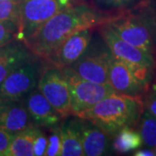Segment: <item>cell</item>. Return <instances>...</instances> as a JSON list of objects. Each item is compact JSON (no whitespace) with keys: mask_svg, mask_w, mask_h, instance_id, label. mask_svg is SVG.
<instances>
[{"mask_svg":"<svg viewBox=\"0 0 156 156\" xmlns=\"http://www.w3.org/2000/svg\"><path fill=\"white\" fill-rule=\"evenodd\" d=\"M127 11L100 10L86 3H75L50 18L23 42L34 56L47 59L71 35L84 29L100 27Z\"/></svg>","mask_w":156,"mask_h":156,"instance_id":"cell-1","label":"cell"},{"mask_svg":"<svg viewBox=\"0 0 156 156\" xmlns=\"http://www.w3.org/2000/svg\"><path fill=\"white\" fill-rule=\"evenodd\" d=\"M144 109L141 95L114 92L78 118L89 121L109 136H115L122 128L133 127L139 122Z\"/></svg>","mask_w":156,"mask_h":156,"instance_id":"cell-2","label":"cell"},{"mask_svg":"<svg viewBox=\"0 0 156 156\" xmlns=\"http://www.w3.org/2000/svg\"><path fill=\"white\" fill-rule=\"evenodd\" d=\"M60 69L69 87L74 116L78 117L101 100L115 92L108 83H96L84 80L69 67Z\"/></svg>","mask_w":156,"mask_h":156,"instance_id":"cell-3","label":"cell"},{"mask_svg":"<svg viewBox=\"0 0 156 156\" xmlns=\"http://www.w3.org/2000/svg\"><path fill=\"white\" fill-rule=\"evenodd\" d=\"M72 3L73 0H21L17 40L25 42L50 18Z\"/></svg>","mask_w":156,"mask_h":156,"instance_id":"cell-4","label":"cell"},{"mask_svg":"<svg viewBox=\"0 0 156 156\" xmlns=\"http://www.w3.org/2000/svg\"><path fill=\"white\" fill-rule=\"evenodd\" d=\"M40 62L34 56L13 69L0 83V101H23L37 88Z\"/></svg>","mask_w":156,"mask_h":156,"instance_id":"cell-5","label":"cell"},{"mask_svg":"<svg viewBox=\"0 0 156 156\" xmlns=\"http://www.w3.org/2000/svg\"><path fill=\"white\" fill-rule=\"evenodd\" d=\"M37 89L62 118L72 115L69 87L60 69L53 65L45 68L40 73Z\"/></svg>","mask_w":156,"mask_h":156,"instance_id":"cell-6","label":"cell"},{"mask_svg":"<svg viewBox=\"0 0 156 156\" xmlns=\"http://www.w3.org/2000/svg\"><path fill=\"white\" fill-rule=\"evenodd\" d=\"M100 33L112 56L128 64L153 68L155 64L152 53L130 44L122 39L108 24L101 25Z\"/></svg>","mask_w":156,"mask_h":156,"instance_id":"cell-7","label":"cell"},{"mask_svg":"<svg viewBox=\"0 0 156 156\" xmlns=\"http://www.w3.org/2000/svg\"><path fill=\"white\" fill-rule=\"evenodd\" d=\"M107 24L127 43L152 53L153 41L150 31L137 17L126 12Z\"/></svg>","mask_w":156,"mask_h":156,"instance_id":"cell-8","label":"cell"},{"mask_svg":"<svg viewBox=\"0 0 156 156\" xmlns=\"http://www.w3.org/2000/svg\"><path fill=\"white\" fill-rule=\"evenodd\" d=\"M92 29H84L71 35L54 50L46 61L58 68L69 67L83 56L92 38Z\"/></svg>","mask_w":156,"mask_h":156,"instance_id":"cell-9","label":"cell"},{"mask_svg":"<svg viewBox=\"0 0 156 156\" xmlns=\"http://www.w3.org/2000/svg\"><path fill=\"white\" fill-rule=\"evenodd\" d=\"M108 84L117 93L130 95H141L147 89L135 77L125 62L115 58L112 54L109 58Z\"/></svg>","mask_w":156,"mask_h":156,"instance_id":"cell-10","label":"cell"},{"mask_svg":"<svg viewBox=\"0 0 156 156\" xmlns=\"http://www.w3.org/2000/svg\"><path fill=\"white\" fill-rule=\"evenodd\" d=\"M111 56L107 52L98 55L82 56L69 68L78 76L92 83H108L109 58Z\"/></svg>","mask_w":156,"mask_h":156,"instance_id":"cell-11","label":"cell"},{"mask_svg":"<svg viewBox=\"0 0 156 156\" xmlns=\"http://www.w3.org/2000/svg\"><path fill=\"white\" fill-rule=\"evenodd\" d=\"M32 124L36 127H52L62 119L61 115L45 98L37 88L31 91L24 99Z\"/></svg>","mask_w":156,"mask_h":156,"instance_id":"cell-12","label":"cell"},{"mask_svg":"<svg viewBox=\"0 0 156 156\" xmlns=\"http://www.w3.org/2000/svg\"><path fill=\"white\" fill-rule=\"evenodd\" d=\"M0 111V128L12 134H17L33 127L27 108L23 101H2Z\"/></svg>","mask_w":156,"mask_h":156,"instance_id":"cell-13","label":"cell"},{"mask_svg":"<svg viewBox=\"0 0 156 156\" xmlns=\"http://www.w3.org/2000/svg\"><path fill=\"white\" fill-rule=\"evenodd\" d=\"M34 55L26 44L15 39L0 48V83L10 73Z\"/></svg>","mask_w":156,"mask_h":156,"instance_id":"cell-14","label":"cell"},{"mask_svg":"<svg viewBox=\"0 0 156 156\" xmlns=\"http://www.w3.org/2000/svg\"><path fill=\"white\" fill-rule=\"evenodd\" d=\"M80 132L84 155L104 154L108 142V134L89 121L80 118Z\"/></svg>","mask_w":156,"mask_h":156,"instance_id":"cell-15","label":"cell"},{"mask_svg":"<svg viewBox=\"0 0 156 156\" xmlns=\"http://www.w3.org/2000/svg\"><path fill=\"white\" fill-rule=\"evenodd\" d=\"M61 155H84L80 132V118L68 120L67 122L62 123L61 126Z\"/></svg>","mask_w":156,"mask_h":156,"instance_id":"cell-16","label":"cell"},{"mask_svg":"<svg viewBox=\"0 0 156 156\" xmlns=\"http://www.w3.org/2000/svg\"><path fill=\"white\" fill-rule=\"evenodd\" d=\"M38 128L33 126L14 135L8 156H33L34 140Z\"/></svg>","mask_w":156,"mask_h":156,"instance_id":"cell-17","label":"cell"},{"mask_svg":"<svg viewBox=\"0 0 156 156\" xmlns=\"http://www.w3.org/2000/svg\"><path fill=\"white\" fill-rule=\"evenodd\" d=\"M141 144L142 140L139 132L132 127H126L115 135L113 149L119 154H125L138 148Z\"/></svg>","mask_w":156,"mask_h":156,"instance_id":"cell-18","label":"cell"},{"mask_svg":"<svg viewBox=\"0 0 156 156\" xmlns=\"http://www.w3.org/2000/svg\"><path fill=\"white\" fill-rule=\"evenodd\" d=\"M139 122L138 132L142 143L149 148H154L156 147V118L148 110L144 109Z\"/></svg>","mask_w":156,"mask_h":156,"instance_id":"cell-19","label":"cell"},{"mask_svg":"<svg viewBox=\"0 0 156 156\" xmlns=\"http://www.w3.org/2000/svg\"><path fill=\"white\" fill-rule=\"evenodd\" d=\"M0 22L16 23L20 30V2L17 0H0Z\"/></svg>","mask_w":156,"mask_h":156,"instance_id":"cell-20","label":"cell"},{"mask_svg":"<svg viewBox=\"0 0 156 156\" xmlns=\"http://www.w3.org/2000/svg\"><path fill=\"white\" fill-rule=\"evenodd\" d=\"M62 136L61 126L50 127V133L48 136V145L44 155L58 156L61 155Z\"/></svg>","mask_w":156,"mask_h":156,"instance_id":"cell-21","label":"cell"},{"mask_svg":"<svg viewBox=\"0 0 156 156\" xmlns=\"http://www.w3.org/2000/svg\"><path fill=\"white\" fill-rule=\"evenodd\" d=\"M19 27L11 22H0V48L17 39Z\"/></svg>","mask_w":156,"mask_h":156,"instance_id":"cell-22","label":"cell"},{"mask_svg":"<svg viewBox=\"0 0 156 156\" xmlns=\"http://www.w3.org/2000/svg\"><path fill=\"white\" fill-rule=\"evenodd\" d=\"M96 8L100 10L109 11L110 9L115 10L120 9L122 10L124 7H127L132 4L135 0H92Z\"/></svg>","mask_w":156,"mask_h":156,"instance_id":"cell-23","label":"cell"},{"mask_svg":"<svg viewBox=\"0 0 156 156\" xmlns=\"http://www.w3.org/2000/svg\"><path fill=\"white\" fill-rule=\"evenodd\" d=\"M47 145H48V137L42 130L37 129V132L34 140V155H44L46 149H47Z\"/></svg>","mask_w":156,"mask_h":156,"instance_id":"cell-24","label":"cell"},{"mask_svg":"<svg viewBox=\"0 0 156 156\" xmlns=\"http://www.w3.org/2000/svg\"><path fill=\"white\" fill-rule=\"evenodd\" d=\"M14 138V134L0 128V156H8L11 141Z\"/></svg>","mask_w":156,"mask_h":156,"instance_id":"cell-25","label":"cell"},{"mask_svg":"<svg viewBox=\"0 0 156 156\" xmlns=\"http://www.w3.org/2000/svg\"><path fill=\"white\" fill-rule=\"evenodd\" d=\"M145 108L150 112L156 118V91H152L147 97L145 102Z\"/></svg>","mask_w":156,"mask_h":156,"instance_id":"cell-26","label":"cell"},{"mask_svg":"<svg viewBox=\"0 0 156 156\" xmlns=\"http://www.w3.org/2000/svg\"><path fill=\"white\" fill-rule=\"evenodd\" d=\"M135 156H154L155 155L154 149H142V150L136 151L134 154Z\"/></svg>","mask_w":156,"mask_h":156,"instance_id":"cell-27","label":"cell"},{"mask_svg":"<svg viewBox=\"0 0 156 156\" xmlns=\"http://www.w3.org/2000/svg\"><path fill=\"white\" fill-rule=\"evenodd\" d=\"M2 104H3V102L0 101V111H1V108H2Z\"/></svg>","mask_w":156,"mask_h":156,"instance_id":"cell-28","label":"cell"},{"mask_svg":"<svg viewBox=\"0 0 156 156\" xmlns=\"http://www.w3.org/2000/svg\"><path fill=\"white\" fill-rule=\"evenodd\" d=\"M154 154H155V155H156V147L154 148Z\"/></svg>","mask_w":156,"mask_h":156,"instance_id":"cell-29","label":"cell"},{"mask_svg":"<svg viewBox=\"0 0 156 156\" xmlns=\"http://www.w3.org/2000/svg\"><path fill=\"white\" fill-rule=\"evenodd\" d=\"M17 1H19V2H20V1H21V0H17Z\"/></svg>","mask_w":156,"mask_h":156,"instance_id":"cell-30","label":"cell"},{"mask_svg":"<svg viewBox=\"0 0 156 156\" xmlns=\"http://www.w3.org/2000/svg\"><path fill=\"white\" fill-rule=\"evenodd\" d=\"M155 91H156V89H155Z\"/></svg>","mask_w":156,"mask_h":156,"instance_id":"cell-31","label":"cell"}]
</instances>
